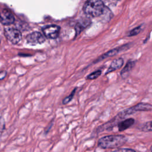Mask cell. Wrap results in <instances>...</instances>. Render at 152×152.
I'll return each instance as SVG.
<instances>
[{"label":"cell","instance_id":"3957f363","mask_svg":"<svg viewBox=\"0 0 152 152\" xmlns=\"http://www.w3.org/2000/svg\"><path fill=\"white\" fill-rule=\"evenodd\" d=\"M4 34L9 42L12 44L18 43L22 38L21 32L17 28L7 27L4 30Z\"/></svg>","mask_w":152,"mask_h":152},{"label":"cell","instance_id":"2e32d148","mask_svg":"<svg viewBox=\"0 0 152 152\" xmlns=\"http://www.w3.org/2000/svg\"><path fill=\"white\" fill-rule=\"evenodd\" d=\"M141 129L142 131H145V132L151 131V122L149 121V122H147L141 126Z\"/></svg>","mask_w":152,"mask_h":152},{"label":"cell","instance_id":"30bf717a","mask_svg":"<svg viewBox=\"0 0 152 152\" xmlns=\"http://www.w3.org/2000/svg\"><path fill=\"white\" fill-rule=\"evenodd\" d=\"M123 64H124V59L122 58H119L114 59L111 62L109 67L107 69L106 72V74L119 69L123 65Z\"/></svg>","mask_w":152,"mask_h":152},{"label":"cell","instance_id":"5bb4252c","mask_svg":"<svg viewBox=\"0 0 152 152\" xmlns=\"http://www.w3.org/2000/svg\"><path fill=\"white\" fill-rule=\"evenodd\" d=\"M142 25H140L138 27H135L134 28H133L132 30H131L129 33L128 36H136L138 34H139L141 30H142Z\"/></svg>","mask_w":152,"mask_h":152},{"label":"cell","instance_id":"5b68a950","mask_svg":"<svg viewBox=\"0 0 152 152\" xmlns=\"http://www.w3.org/2000/svg\"><path fill=\"white\" fill-rule=\"evenodd\" d=\"M130 45L131 44L130 43H126L124 45H122L121 46H119V47H118V48H116L115 49H111L109 51L107 52L106 53H105L104 54H103L102 55H101L100 56H99L94 62V63H97L98 62H99L101 60H103L106 58H108V57H111V56H115L117 54H118L119 53L121 52H124V51H125L126 50H128L129 47H130Z\"/></svg>","mask_w":152,"mask_h":152},{"label":"cell","instance_id":"6da1fadb","mask_svg":"<svg viewBox=\"0 0 152 152\" xmlns=\"http://www.w3.org/2000/svg\"><path fill=\"white\" fill-rule=\"evenodd\" d=\"M127 138L124 135H110L103 137L98 141V147L104 149L119 148L125 144Z\"/></svg>","mask_w":152,"mask_h":152},{"label":"cell","instance_id":"4fadbf2b","mask_svg":"<svg viewBox=\"0 0 152 152\" xmlns=\"http://www.w3.org/2000/svg\"><path fill=\"white\" fill-rule=\"evenodd\" d=\"M101 74H102V71L97 70V71H95L91 72V74H88L87 76L86 79L88 80H94V79H96L97 78H98Z\"/></svg>","mask_w":152,"mask_h":152},{"label":"cell","instance_id":"e0dca14e","mask_svg":"<svg viewBox=\"0 0 152 152\" xmlns=\"http://www.w3.org/2000/svg\"><path fill=\"white\" fill-rule=\"evenodd\" d=\"M112 152H136L134 150L128 148H120L116 150L113 151Z\"/></svg>","mask_w":152,"mask_h":152},{"label":"cell","instance_id":"8fae6325","mask_svg":"<svg viewBox=\"0 0 152 152\" xmlns=\"http://www.w3.org/2000/svg\"><path fill=\"white\" fill-rule=\"evenodd\" d=\"M135 65V62L134 61L130 60L128 61V62L126 63L124 68L121 71V75L122 78L125 79L128 77L129 73L133 69Z\"/></svg>","mask_w":152,"mask_h":152},{"label":"cell","instance_id":"52a82bcc","mask_svg":"<svg viewBox=\"0 0 152 152\" xmlns=\"http://www.w3.org/2000/svg\"><path fill=\"white\" fill-rule=\"evenodd\" d=\"M151 105L148 103H140L134 106L131 107L126 109L125 110H123L126 116L131 115L138 111H150L151 110Z\"/></svg>","mask_w":152,"mask_h":152},{"label":"cell","instance_id":"9a60e30c","mask_svg":"<svg viewBox=\"0 0 152 152\" xmlns=\"http://www.w3.org/2000/svg\"><path fill=\"white\" fill-rule=\"evenodd\" d=\"M76 90H77V88H75L72 91V92L70 93V94L68 96H67V97H66L64 99V100L62 101V104H66L68 103L70 101H71V100L73 99V97L74 96V94H75V93Z\"/></svg>","mask_w":152,"mask_h":152},{"label":"cell","instance_id":"ba28073f","mask_svg":"<svg viewBox=\"0 0 152 152\" xmlns=\"http://www.w3.org/2000/svg\"><path fill=\"white\" fill-rule=\"evenodd\" d=\"M15 18L10 11L7 9L0 11V21L4 25H10L14 23Z\"/></svg>","mask_w":152,"mask_h":152},{"label":"cell","instance_id":"d6986e66","mask_svg":"<svg viewBox=\"0 0 152 152\" xmlns=\"http://www.w3.org/2000/svg\"><path fill=\"white\" fill-rule=\"evenodd\" d=\"M7 75L6 71H1L0 72V80L4 79Z\"/></svg>","mask_w":152,"mask_h":152},{"label":"cell","instance_id":"7c38bea8","mask_svg":"<svg viewBox=\"0 0 152 152\" xmlns=\"http://www.w3.org/2000/svg\"><path fill=\"white\" fill-rule=\"evenodd\" d=\"M135 122V120L133 118L126 119L124 121L119 122L118 124V128L119 131H124L128 128H130Z\"/></svg>","mask_w":152,"mask_h":152},{"label":"cell","instance_id":"ac0fdd59","mask_svg":"<svg viewBox=\"0 0 152 152\" xmlns=\"http://www.w3.org/2000/svg\"><path fill=\"white\" fill-rule=\"evenodd\" d=\"M5 128V122L3 118H0V132L3 131Z\"/></svg>","mask_w":152,"mask_h":152},{"label":"cell","instance_id":"8992f818","mask_svg":"<svg viewBox=\"0 0 152 152\" xmlns=\"http://www.w3.org/2000/svg\"><path fill=\"white\" fill-rule=\"evenodd\" d=\"M27 42L31 45H40L45 42L44 36L38 31H34L26 36Z\"/></svg>","mask_w":152,"mask_h":152},{"label":"cell","instance_id":"9c48e42d","mask_svg":"<svg viewBox=\"0 0 152 152\" xmlns=\"http://www.w3.org/2000/svg\"><path fill=\"white\" fill-rule=\"evenodd\" d=\"M91 23V20L89 18H84L80 20L75 25V36L77 37L78 34H80L81 31H83L87 27H88Z\"/></svg>","mask_w":152,"mask_h":152},{"label":"cell","instance_id":"277c9868","mask_svg":"<svg viewBox=\"0 0 152 152\" xmlns=\"http://www.w3.org/2000/svg\"><path fill=\"white\" fill-rule=\"evenodd\" d=\"M60 30L61 27L55 24L45 26L42 28L44 37L50 39H56L59 35Z\"/></svg>","mask_w":152,"mask_h":152},{"label":"cell","instance_id":"7a4b0ae2","mask_svg":"<svg viewBox=\"0 0 152 152\" xmlns=\"http://www.w3.org/2000/svg\"><path fill=\"white\" fill-rule=\"evenodd\" d=\"M83 9L86 15L92 17H97L104 13L105 5L102 1L90 0L84 3Z\"/></svg>","mask_w":152,"mask_h":152}]
</instances>
